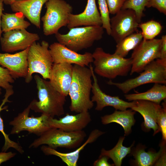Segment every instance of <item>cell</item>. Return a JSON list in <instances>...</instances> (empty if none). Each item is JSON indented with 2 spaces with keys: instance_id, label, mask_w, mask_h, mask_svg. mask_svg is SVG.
<instances>
[{
  "instance_id": "obj_30",
  "label": "cell",
  "mask_w": 166,
  "mask_h": 166,
  "mask_svg": "<svg viewBox=\"0 0 166 166\" xmlns=\"http://www.w3.org/2000/svg\"><path fill=\"white\" fill-rule=\"evenodd\" d=\"M148 1V0H126L122 9H130L134 10L140 23L143 16L144 10Z\"/></svg>"
},
{
  "instance_id": "obj_35",
  "label": "cell",
  "mask_w": 166,
  "mask_h": 166,
  "mask_svg": "<svg viewBox=\"0 0 166 166\" xmlns=\"http://www.w3.org/2000/svg\"><path fill=\"white\" fill-rule=\"evenodd\" d=\"M146 7L155 8L161 13L166 14V0H148Z\"/></svg>"
},
{
  "instance_id": "obj_8",
  "label": "cell",
  "mask_w": 166,
  "mask_h": 166,
  "mask_svg": "<svg viewBox=\"0 0 166 166\" xmlns=\"http://www.w3.org/2000/svg\"><path fill=\"white\" fill-rule=\"evenodd\" d=\"M45 4L46 11L41 18L43 34H55L61 27L67 26L73 7L64 0H48Z\"/></svg>"
},
{
  "instance_id": "obj_33",
  "label": "cell",
  "mask_w": 166,
  "mask_h": 166,
  "mask_svg": "<svg viewBox=\"0 0 166 166\" xmlns=\"http://www.w3.org/2000/svg\"><path fill=\"white\" fill-rule=\"evenodd\" d=\"M159 109L157 117V123L162 133L163 140H166V105L165 101Z\"/></svg>"
},
{
  "instance_id": "obj_17",
  "label": "cell",
  "mask_w": 166,
  "mask_h": 166,
  "mask_svg": "<svg viewBox=\"0 0 166 166\" xmlns=\"http://www.w3.org/2000/svg\"><path fill=\"white\" fill-rule=\"evenodd\" d=\"M91 121V116L88 111L78 113L76 115L67 113L58 119L51 117L49 124L51 128L67 132H75L83 130Z\"/></svg>"
},
{
  "instance_id": "obj_26",
  "label": "cell",
  "mask_w": 166,
  "mask_h": 166,
  "mask_svg": "<svg viewBox=\"0 0 166 166\" xmlns=\"http://www.w3.org/2000/svg\"><path fill=\"white\" fill-rule=\"evenodd\" d=\"M166 141L163 140L158 152H146L144 148H137L133 153L136 164L139 166H150L154 164L165 148Z\"/></svg>"
},
{
  "instance_id": "obj_21",
  "label": "cell",
  "mask_w": 166,
  "mask_h": 166,
  "mask_svg": "<svg viewBox=\"0 0 166 166\" xmlns=\"http://www.w3.org/2000/svg\"><path fill=\"white\" fill-rule=\"evenodd\" d=\"M135 104L131 109L139 113L143 117L144 125L148 130L151 129L154 131L155 135L160 132L157 123L158 111L161 107L160 104L150 101L139 100L135 101Z\"/></svg>"
},
{
  "instance_id": "obj_41",
  "label": "cell",
  "mask_w": 166,
  "mask_h": 166,
  "mask_svg": "<svg viewBox=\"0 0 166 166\" xmlns=\"http://www.w3.org/2000/svg\"><path fill=\"white\" fill-rule=\"evenodd\" d=\"M17 0H3V3L6 5H11Z\"/></svg>"
},
{
  "instance_id": "obj_32",
  "label": "cell",
  "mask_w": 166,
  "mask_h": 166,
  "mask_svg": "<svg viewBox=\"0 0 166 166\" xmlns=\"http://www.w3.org/2000/svg\"><path fill=\"white\" fill-rule=\"evenodd\" d=\"M14 79L9 70L0 65V95L2 94L1 88L6 90L13 89L11 84L14 83Z\"/></svg>"
},
{
  "instance_id": "obj_19",
  "label": "cell",
  "mask_w": 166,
  "mask_h": 166,
  "mask_svg": "<svg viewBox=\"0 0 166 166\" xmlns=\"http://www.w3.org/2000/svg\"><path fill=\"white\" fill-rule=\"evenodd\" d=\"M48 0H17L10 6L13 11L22 13L31 23L40 29L42 7Z\"/></svg>"
},
{
  "instance_id": "obj_11",
  "label": "cell",
  "mask_w": 166,
  "mask_h": 166,
  "mask_svg": "<svg viewBox=\"0 0 166 166\" xmlns=\"http://www.w3.org/2000/svg\"><path fill=\"white\" fill-rule=\"evenodd\" d=\"M110 35L116 43L137 31L140 24L134 10L122 9L110 18Z\"/></svg>"
},
{
  "instance_id": "obj_9",
  "label": "cell",
  "mask_w": 166,
  "mask_h": 166,
  "mask_svg": "<svg viewBox=\"0 0 166 166\" xmlns=\"http://www.w3.org/2000/svg\"><path fill=\"white\" fill-rule=\"evenodd\" d=\"M30 109L29 105L10 122L9 124L12 126L11 134H18L25 131L39 136L51 128L49 124L51 117L43 114L39 117H29Z\"/></svg>"
},
{
  "instance_id": "obj_39",
  "label": "cell",
  "mask_w": 166,
  "mask_h": 166,
  "mask_svg": "<svg viewBox=\"0 0 166 166\" xmlns=\"http://www.w3.org/2000/svg\"><path fill=\"white\" fill-rule=\"evenodd\" d=\"M166 154L165 148L163 150L160 156L155 163V166H166Z\"/></svg>"
},
{
  "instance_id": "obj_4",
  "label": "cell",
  "mask_w": 166,
  "mask_h": 166,
  "mask_svg": "<svg viewBox=\"0 0 166 166\" xmlns=\"http://www.w3.org/2000/svg\"><path fill=\"white\" fill-rule=\"evenodd\" d=\"M102 26L75 27L65 34L58 32L55 37L59 43L77 52L92 46L96 41L101 40L104 33Z\"/></svg>"
},
{
  "instance_id": "obj_1",
  "label": "cell",
  "mask_w": 166,
  "mask_h": 166,
  "mask_svg": "<svg viewBox=\"0 0 166 166\" xmlns=\"http://www.w3.org/2000/svg\"><path fill=\"white\" fill-rule=\"evenodd\" d=\"M92 77L89 67L77 65L73 66L72 79L68 93L71 111L77 113L88 112L93 107L94 103L90 98Z\"/></svg>"
},
{
  "instance_id": "obj_15",
  "label": "cell",
  "mask_w": 166,
  "mask_h": 166,
  "mask_svg": "<svg viewBox=\"0 0 166 166\" xmlns=\"http://www.w3.org/2000/svg\"><path fill=\"white\" fill-rule=\"evenodd\" d=\"M73 65L62 63L53 64L50 70L49 81L58 92L65 97L68 95L72 81Z\"/></svg>"
},
{
  "instance_id": "obj_20",
  "label": "cell",
  "mask_w": 166,
  "mask_h": 166,
  "mask_svg": "<svg viewBox=\"0 0 166 166\" xmlns=\"http://www.w3.org/2000/svg\"><path fill=\"white\" fill-rule=\"evenodd\" d=\"M99 129H95L92 130L90 133L85 142L76 150L73 152L63 153L57 151L46 145H42L41 149L46 155H54L60 158L68 166H77L80 154L85 146L89 144L92 143L104 133Z\"/></svg>"
},
{
  "instance_id": "obj_29",
  "label": "cell",
  "mask_w": 166,
  "mask_h": 166,
  "mask_svg": "<svg viewBox=\"0 0 166 166\" xmlns=\"http://www.w3.org/2000/svg\"><path fill=\"white\" fill-rule=\"evenodd\" d=\"M138 27L141 30L143 39L147 40L155 38L162 29V26L159 22L153 20L140 23Z\"/></svg>"
},
{
  "instance_id": "obj_3",
  "label": "cell",
  "mask_w": 166,
  "mask_h": 166,
  "mask_svg": "<svg viewBox=\"0 0 166 166\" xmlns=\"http://www.w3.org/2000/svg\"><path fill=\"white\" fill-rule=\"evenodd\" d=\"M94 66V72L104 77L110 79L117 77L126 76L130 72L131 58H125L115 53L104 51L102 48L97 47L92 53Z\"/></svg>"
},
{
  "instance_id": "obj_38",
  "label": "cell",
  "mask_w": 166,
  "mask_h": 166,
  "mask_svg": "<svg viewBox=\"0 0 166 166\" xmlns=\"http://www.w3.org/2000/svg\"><path fill=\"white\" fill-rule=\"evenodd\" d=\"M160 59H166V35H163L161 38Z\"/></svg>"
},
{
  "instance_id": "obj_12",
  "label": "cell",
  "mask_w": 166,
  "mask_h": 166,
  "mask_svg": "<svg viewBox=\"0 0 166 166\" xmlns=\"http://www.w3.org/2000/svg\"><path fill=\"white\" fill-rule=\"evenodd\" d=\"M39 39L37 34L29 32L26 29L16 30L4 33L0 42L2 50L10 53L25 50Z\"/></svg>"
},
{
  "instance_id": "obj_34",
  "label": "cell",
  "mask_w": 166,
  "mask_h": 166,
  "mask_svg": "<svg viewBox=\"0 0 166 166\" xmlns=\"http://www.w3.org/2000/svg\"><path fill=\"white\" fill-rule=\"evenodd\" d=\"M126 0H106L109 13L115 14L123 6Z\"/></svg>"
},
{
  "instance_id": "obj_13",
  "label": "cell",
  "mask_w": 166,
  "mask_h": 166,
  "mask_svg": "<svg viewBox=\"0 0 166 166\" xmlns=\"http://www.w3.org/2000/svg\"><path fill=\"white\" fill-rule=\"evenodd\" d=\"M49 49L53 64L66 63L86 66L93 62L92 53L88 52L79 53L59 42L51 44Z\"/></svg>"
},
{
  "instance_id": "obj_16",
  "label": "cell",
  "mask_w": 166,
  "mask_h": 166,
  "mask_svg": "<svg viewBox=\"0 0 166 166\" xmlns=\"http://www.w3.org/2000/svg\"><path fill=\"white\" fill-rule=\"evenodd\" d=\"M29 47L14 54L0 53V65L7 69L13 77L25 78L27 75V56Z\"/></svg>"
},
{
  "instance_id": "obj_22",
  "label": "cell",
  "mask_w": 166,
  "mask_h": 166,
  "mask_svg": "<svg viewBox=\"0 0 166 166\" xmlns=\"http://www.w3.org/2000/svg\"><path fill=\"white\" fill-rule=\"evenodd\" d=\"M136 112L131 109L123 111L116 110L113 113L101 117V122L103 124L116 123L123 128L125 135H128L131 131V128L134 124L135 120L134 115Z\"/></svg>"
},
{
  "instance_id": "obj_7",
  "label": "cell",
  "mask_w": 166,
  "mask_h": 166,
  "mask_svg": "<svg viewBox=\"0 0 166 166\" xmlns=\"http://www.w3.org/2000/svg\"><path fill=\"white\" fill-rule=\"evenodd\" d=\"M49 43L44 40L41 43L34 42L29 47L27 56L28 71L25 82L29 83L32 75L38 73L45 79H49L53 64L49 49Z\"/></svg>"
},
{
  "instance_id": "obj_10",
  "label": "cell",
  "mask_w": 166,
  "mask_h": 166,
  "mask_svg": "<svg viewBox=\"0 0 166 166\" xmlns=\"http://www.w3.org/2000/svg\"><path fill=\"white\" fill-rule=\"evenodd\" d=\"M161 44V39H143L133 50L130 57L132 63L130 74L141 72L150 62L160 58Z\"/></svg>"
},
{
  "instance_id": "obj_5",
  "label": "cell",
  "mask_w": 166,
  "mask_h": 166,
  "mask_svg": "<svg viewBox=\"0 0 166 166\" xmlns=\"http://www.w3.org/2000/svg\"><path fill=\"white\" fill-rule=\"evenodd\" d=\"M151 83L166 84V59L158 58L154 60L135 78L122 82H114L111 80L107 82L108 85L116 86L125 94L138 86Z\"/></svg>"
},
{
  "instance_id": "obj_37",
  "label": "cell",
  "mask_w": 166,
  "mask_h": 166,
  "mask_svg": "<svg viewBox=\"0 0 166 166\" xmlns=\"http://www.w3.org/2000/svg\"><path fill=\"white\" fill-rule=\"evenodd\" d=\"M15 155L16 153L11 152H0V165L3 162L6 161L13 157Z\"/></svg>"
},
{
  "instance_id": "obj_24",
  "label": "cell",
  "mask_w": 166,
  "mask_h": 166,
  "mask_svg": "<svg viewBox=\"0 0 166 166\" xmlns=\"http://www.w3.org/2000/svg\"><path fill=\"white\" fill-rule=\"evenodd\" d=\"M24 15L21 12L3 13L1 20V28L4 33L13 30L26 29L30 23L25 20Z\"/></svg>"
},
{
  "instance_id": "obj_36",
  "label": "cell",
  "mask_w": 166,
  "mask_h": 166,
  "mask_svg": "<svg viewBox=\"0 0 166 166\" xmlns=\"http://www.w3.org/2000/svg\"><path fill=\"white\" fill-rule=\"evenodd\" d=\"M109 158L106 156L100 155L98 159L93 164L94 166H112L114 164H111L108 161Z\"/></svg>"
},
{
  "instance_id": "obj_28",
  "label": "cell",
  "mask_w": 166,
  "mask_h": 166,
  "mask_svg": "<svg viewBox=\"0 0 166 166\" xmlns=\"http://www.w3.org/2000/svg\"><path fill=\"white\" fill-rule=\"evenodd\" d=\"M6 92L4 96V98L2 102L0 105V113L3 110L6 109V106L3 108V106L6 102H10L8 100L9 97L14 93L13 89L6 90ZM0 132L2 133L5 139L4 144L2 149V152H6L9 148H11L15 149L21 154L24 152L22 147L18 143L13 141L9 138L8 135L6 134L4 130L3 121L0 116Z\"/></svg>"
},
{
  "instance_id": "obj_23",
  "label": "cell",
  "mask_w": 166,
  "mask_h": 166,
  "mask_svg": "<svg viewBox=\"0 0 166 166\" xmlns=\"http://www.w3.org/2000/svg\"><path fill=\"white\" fill-rule=\"evenodd\" d=\"M153 86L146 92L125 94V98L129 101L145 100L160 104L166 98V86L159 83H154Z\"/></svg>"
},
{
  "instance_id": "obj_42",
  "label": "cell",
  "mask_w": 166,
  "mask_h": 166,
  "mask_svg": "<svg viewBox=\"0 0 166 166\" xmlns=\"http://www.w3.org/2000/svg\"></svg>"
},
{
  "instance_id": "obj_40",
  "label": "cell",
  "mask_w": 166,
  "mask_h": 166,
  "mask_svg": "<svg viewBox=\"0 0 166 166\" xmlns=\"http://www.w3.org/2000/svg\"><path fill=\"white\" fill-rule=\"evenodd\" d=\"M3 0H0V38L1 37L2 31L1 28V20L2 16L3 14Z\"/></svg>"
},
{
  "instance_id": "obj_14",
  "label": "cell",
  "mask_w": 166,
  "mask_h": 166,
  "mask_svg": "<svg viewBox=\"0 0 166 166\" xmlns=\"http://www.w3.org/2000/svg\"><path fill=\"white\" fill-rule=\"evenodd\" d=\"M89 67L91 69L93 80L91 90L93 95L91 100L93 102L96 103V110L101 111L105 107L111 106L116 110L123 111L134 106L135 104V101L131 102L126 101L121 99L118 96H112L103 92L100 87L91 65L90 64Z\"/></svg>"
},
{
  "instance_id": "obj_2",
  "label": "cell",
  "mask_w": 166,
  "mask_h": 166,
  "mask_svg": "<svg viewBox=\"0 0 166 166\" xmlns=\"http://www.w3.org/2000/svg\"><path fill=\"white\" fill-rule=\"evenodd\" d=\"M34 78L38 89V100H33L30 104V109L51 117L65 113L66 97L57 91L46 80L38 75Z\"/></svg>"
},
{
  "instance_id": "obj_31",
  "label": "cell",
  "mask_w": 166,
  "mask_h": 166,
  "mask_svg": "<svg viewBox=\"0 0 166 166\" xmlns=\"http://www.w3.org/2000/svg\"><path fill=\"white\" fill-rule=\"evenodd\" d=\"M100 14L102 22V26L105 29L107 34L110 35V28L109 12L106 0H98Z\"/></svg>"
},
{
  "instance_id": "obj_6",
  "label": "cell",
  "mask_w": 166,
  "mask_h": 166,
  "mask_svg": "<svg viewBox=\"0 0 166 166\" xmlns=\"http://www.w3.org/2000/svg\"><path fill=\"white\" fill-rule=\"evenodd\" d=\"M86 136L83 130L67 132L51 128L35 140L29 147L37 148L45 145L55 149L58 148L73 149L80 146Z\"/></svg>"
},
{
  "instance_id": "obj_27",
  "label": "cell",
  "mask_w": 166,
  "mask_h": 166,
  "mask_svg": "<svg viewBox=\"0 0 166 166\" xmlns=\"http://www.w3.org/2000/svg\"><path fill=\"white\" fill-rule=\"evenodd\" d=\"M124 138V136L120 137L116 145L110 150H107L102 148L100 155L111 158L115 166H121L123 159L130 153L132 146V145L128 147L124 146L123 143Z\"/></svg>"
},
{
  "instance_id": "obj_18",
  "label": "cell",
  "mask_w": 166,
  "mask_h": 166,
  "mask_svg": "<svg viewBox=\"0 0 166 166\" xmlns=\"http://www.w3.org/2000/svg\"><path fill=\"white\" fill-rule=\"evenodd\" d=\"M102 22L96 0H88L84 11L74 14H71L67 27L69 29L80 26H101Z\"/></svg>"
},
{
  "instance_id": "obj_25",
  "label": "cell",
  "mask_w": 166,
  "mask_h": 166,
  "mask_svg": "<svg viewBox=\"0 0 166 166\" xmlns=\"http://www.w3.org/2000/svg\"><path fill=\"white\" fill-rule=\"evenodd\" d=\"M143 39L141 31H136L126 37L117 43L115 54L125 57L129 52L133 50Z\"/></svg>"
}]
</instances>
